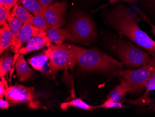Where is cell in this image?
Segmentation results:
<instances>
[{"mask_svg":"<svg viewBox=\"0 0 155 117\" xmlns=\"http://www.w3.org/2000/svg\"><path fill=\"white\" fill-rule=\"evenodd\" d=\"M105 17L107 23L117 34L146 50L155 60V41L138 26L141 19L136 12L119 3L109 10Z\"/></svg>","mask_w":155,"mask_h":117,"instance_id":"1","label":"cell"},{"mask_svg":"<svg viewBox=\"0 0 155 117\" xmlns=\"http://www.w3.org/2000/svg\"><path fill=\"white\" fill-rule=\"evenodd\" d=\"M79 69L84 72L100 71L118 77V73L124 66L119 60L96 48L86 49L68 43Z\"/></svg>","mask_w":155,"mask_h":117,"instance_id":"2","label":"cell"},{"mask_svg":"<svg viewBox=\"0 0 155 117\" xmlns=\"http://www.w3.org/2000/svg\"><path fill=\"white\" fill-rule=\"evenodd\" d=\"M108 46L124 66L128 69L143 67L152 60L149 53L118 34L110 37Z\"/></svg>","mask_w":155,"mask_h":117,"instance_id":"3","label":"cell"},{"mask_svg":"<svg viewBox=\"0 0 155 117\" xmlns=\"http://www.w3.org/2000/svg\"><path fill=\"white\" fill-rule=\"evenodd\" d=\"M67 29L70 35L69 41L72 42L88 45L97 38L94 21L83 12L75 13L70 20Z\"/></svg>","mask_w":155,"mask_h":117,"instance_id":"4","label":"cell"},{"mask_svg":"<svg viewBox=\"0 0 155 117\" xmlns=\"http://www.w3.org/2000/svg\"><path fill=\"white\" fill-rule=\"evenodd\" d=\"M155 72V60L137 69L122 70L118 77L120 83L127 89L131 95H139L144 89L145 84Z\"/></svg>","mask_w":155,"mask_h":117,"instance_id":"5","label":"cell"},{"mask_svg":"<svg viewBox=\"0 0 155 117\" xmlns=\"http://www.w3.org/2000/svg\"><path fill=\"white\" fill-rule=\"evenodd\" d=\"M48 49L50 53L48 66L51 73L54 74L62 70H74L76 63L68 43L61 45L52 44L48 47Z\"/></svg>","mask_w":155,"mask_h":117,"instance_id":"6","label":"cell"},{"mask_svg":"<svg viewBox=\"0 0 155 117\" xmlns=\"http://www.w3.org/2000/svg\"><path fill=\"white\" fill-rule=\"evenodd\" d=\"M4 95L5 99L8 101L11 106L24 103L30 109H38L41 107L40 102L35 96L33 87L16 84L6 88Z\"/></svg>","mask_w":155,"mask_h":117,"instance_id":"7","label":"cell"},{"mask_svg":"<svg viewBox=\"0 0 155 117\" xmlns=\"http://www.w3.org/2000/svg\"><path fill=\"white\" fill-rule=\"evenodd\" d=\"M67 8L66 1L56 2L43 9L44 16L50 27H61L65 23V14Z\"/></svg>","mask_w":155,"mask_h":117,"instance_id":"8","label":"cell"},{"mask_svg":"<svg viewBox=\"0 0 155 117\" xmlns=\"http://www.w3.org/2000/svg\"><path fill=\"white\" fill-rule=\"evenodd\" d=\"M7 21L8 22L12 33V41L10 47L11 50L15 53L13 62L14 65V64H15L17 57H19V50L21 46V44L19 42V35L20 30L23 25V23L18 18L11 15V14L8 15Z\"/></svg>","mask_w":155,"mask_h":117,"instance_id":"9","label":"cell"},{"mask_svg":"<svg viewBox=\"0 0 155 117\" xmlns=\"http://www.w3.org/2000/svg\"><path fill=\"white\" fill-rule=\"evenodd\" d=\"M46 31L41 30L31 23H25L21 27L19 35V40L21 45L28 43L31 38L36 36H47Z\"/></svg>","mask_w":155,"mask_h":117,"instance_id":"10","label":"cell"},{"mask_svg":"<svg viewBox=\"0 0 155 117\" xmlns=\"http://www.w3.org/2000/svg\"><path fill=\"white\" fill-rule=\"evenodd\" d=\"M52 42L48 36L44 37L36 36L29 40L25 47L20 49L19 55L25 54L32 51L38 50L45 47H49L52 44Z\"/></svg>","mask_w":155,"mask_h":117,"instance_id":"11","label":"cell"},{"mask_svg":"<svg viewBox=\"0 0 155 117\" xmlns=\"http://www.w3.org/2000/svg\"><path fill=\"white\" fill-rule=\"evenodd\" d=\"M14 64L20 82L33 78V70L28 66L22 54L19 55Z\"/></svg>","mask_w":155,"mask_h":117,"instance_id":"12","label":"cell"},{"mask_svg":"<svg viewBox=\"0 0 155 117\" xmlns=\"http://www.w3.org/2000/svg\"><path fill=\"white\" fill-rule=\"evenodd\" d=\"M47 36L51 42L57 45H61L66 40L70 41V35L68 29L61 27H50L47 31Z\"/></svg>","mask_w":155,"mask_h":117,"instance_id":"13","label":"cell"},{"mask_svg":"<svg viewBox=\"0 0 155 117\" xmlns=\"http://www.w3.org/2000/svg\"><path fill=\"white\" fill-rule=\"evenodd\" d=\"M49 59H50V53L48 49L41 54L29 58L28 63L34 69L43 72L44 65Z\"/></svg>","mask_w":155,"mask_h":117,"instance_id":"14","label":"cell"},{"mask_svg":"<svg viewBox=\"0 0 155 117\" xmlns=\"http://www.w3.org/2000/svg\"><path fill=\"white\" fill-rule=\"evenodd\" d=\"M10 14L25 23H31L33 15L21 3L18 2L13 8Z\"/></svg>","mask_w":155,"mask_h":117,"instance_id":"15","label":"cell"},{"mask_svg":"<svg viewBox=\"0 0 155 117\" xmlns=\"http://www.w3.org/2000/svg\"><path fill=\"white\" fill-rule=\"evenodd\" d=\"M12 33L8 23H6L0 29L1 54L4 53L11 45Z\"/></svg>","mask_w":155,"mask_h":117,"instance_id":"16","label":"cell"},{"mask_svg":"<svg viewBox=\"0 0 155 117\" xmlns=\"http://www.w3.org/2000/svg\"><path fill=\"white\" fill-rule=\"evenodd\" d=\"M145 92L140 98L130 101V103L133 105H147L150 102V97L149 93L150 91L155 90V72L147 81L145 86Z\"/></svg>","mask_w":155,"mask_h":117,"instance_id":"17","label":"cell"},{"mask_svg":"<svg viewBox=\"0 0 155 117\" xmlns=\"http://www.w3.org/2000/svg\"><path fill=\"white\" fill-rule=\"evenodd\" d=\"M75 107L87 111L94 110L100 108L99 106H93L87 104L81 97L73 99L68 102H64L61 105V109L63 111H67L69 107Z\"/></svg>","mask_w":155,"mask_h":117,"instance_id":"18","label":"cell"},{"mask_svg":"<svg viewBox=\"0 0 155 117\" xmlns=\"http://www.w3.org/2000/svg\"><path fill=\"white\" fill-rule=\"evenodd\" d=\"M128 93V91L127 89L120 83L112 89L107 96V99L112 100L114 102L122 103Z\"/></svg>","mask_w":155,"mask_h":117,"instance_id":"19","label":"cell"},{"mask_svg":"<svg viewBox=\"0 0 155 117\" xmlns=\"http://www.w3.org/2000/svg\"><path fill=\"white\" fill-rule=\"evenodd\" d=\"M19 2L33 15H42L43 8L38 0H19Z\"/></svg>","mask_w":155,"mask_h":117,"instance_id":"20","label":"cell"},{"mask_svg":"<svg viewBox=\"0 0 155 117\" xmlns=\"http://www.w3.org/2000/svg\"><path fill=\"white\" fill-rule=\"evenodd\" d=\"M13 57L8 52H6L2 56L0 61V76L4 77V76L11 70V66L14 62Z\"/></svg>","mask_w":155,"mask_h":117,"instance_id":"21","label":"cell"},{"mask_svg":"<svg viewBox=\"0 0 155 117\" xmlns=\"http://www.w3.org/2000/svg\"><path fill=\"white\" fill-rule=\"evenodd\" d=\"M31 23L41 30L46 31L50 27L44 16L41 15H33Z\"/></svg>","mask_w":155,"mask_h":117,"instance_id":"22","label":"cell"},{"mask_svg":"<svg viewBox=\"0 0 155 117\" xmlns=\"http://www.w3.org/2000/svg\"><path fill=\"white\" fill-rule=\"evenodd\" d=\"M100 108H125L126 106H124L122 103L114 102L112 100L106 99L104 103L101 105L99 106Z\"/></svg>","mask_w":155,"mask_h":117,"instance_id":"23","label":"cell"},{"mask_svg":"<svg viewBox=\"0 0 155 117\" xmlns=\"http://www.w3.org/2000/svg\"><path fill=\"white\" fill-rule=\"evenodd\" d=\"M10 11L2 5H0V24L3 26L7 23V19L10 14Z\"/></svg>","mask_w":155,"mask_h":117,"instance_id":"24","label":"cell"},{"mask_svg":"<svg viewBox=\"0 0 155 117\" xmlns=\"http://www.w3.org/2000/svg\"><path fill=\"white\" fill-rule=\"evenodd\" d=\"M18 1L19 0H0V5H2L10 11L11 9L17 4Z\"/></svg>","mask_w":155,"mask_h":117,"instance_id":"25","label":"cell"},{"mask_svg":"<svg viewBox=\"0 0 155 117\" xmlns=\"http://www.w3.org/2000/svg\"><path fill=\"white\" fill-rule=\"evenodd\" d=\"M137 13H138V14L140 15V17H141L142 19H143L144 21L146 22L147 23H148L150 25V27H151V33L153 34V35L155 37V25L151 23L150 19L147 17L146 15L143 13L142 11L140 10H139L137 9Z\"/></svg>","mask_w":155,"mask_h":117,"instance_id":"26","label":"cell"},{"mask_svg":"<svg viewBox=\"0 0 155 117\" xmlns=\"http://www.w3.org/2000/svg\"><path fill=\"white\" fill-rule=\"evenodd\" d=\"M109 2L107 5H113L119 2H124L130 4H133L138 2V0H109Z\"/></svg>","mask_w":155,"mask_h":117,"instance_id":"27","label":"cell"},{"mask_svg":"<svg viewBox=\"0 0 155 117\" xmlns=\"http://www.w3.org/2000/svg\"><path fill=\"white\" fill-rule=\"evenodd\" d=\"M9 103L7 100H4L3 98L0 99V107L1 109H6L8 108Z\"/></svg>","mask_w":155,"mask_h":117,"instance_id":"28","label":"cell"},{"mask_svg":"<svg viewBox=\"0 0 155 117\" xmlns=\"http://www.w3.org/2000/svg\"><path fill=\"white\" fill-rule=\"evenodd\" d=\"M39 2L41 4L43 9L47 7V6L50 5L51 3L54 1V0H38Z\"/></svg>","mask_w":155,"mask_h":117,"instance_id":"29","label":"cell"},{"mask_svg":"<svg viewBox=\"0 0 155 117\" xmlns=\"http://www.w3.org/2000/svg\"><path fill=\"white\" fill-rule=\"evenodd\" d=\"M6 89L5 83L4 81H1L0 82V97L2 98L3 96H4V91L5 89Z\"/></svg>","mask_w":155,"mask_h":117,"instance_id":"30","label":"cell"},{"mask_svg":"<svg viewBox=\"0 0 155 117\" xmlns=\"http://www.w3.org/2000/svg\"><path fill=\"white\" fill-rule=\"evenodd\" d=\"M149 1L151 3V4L150 5V6L155 7V0H149Z\"/></svg>","mask_w":155,"mask_h":117,"instance_id":"31","label":"cell"},{"mask_svg":"<svg viewBox=\"0 0 155 117\" xmlns=\"http://www.w3.org/2000/svg\"><path fill=\"white\" fill-rule=\"evenodd\" d=\"M150 108H152V109H153L154 111H155V101L154 102V103H153V104L151 105V106H150Z\"/></svg>","mask_w":155,"mask_h":117,"instance_id":"32","label":"cell"}]
</instances>
